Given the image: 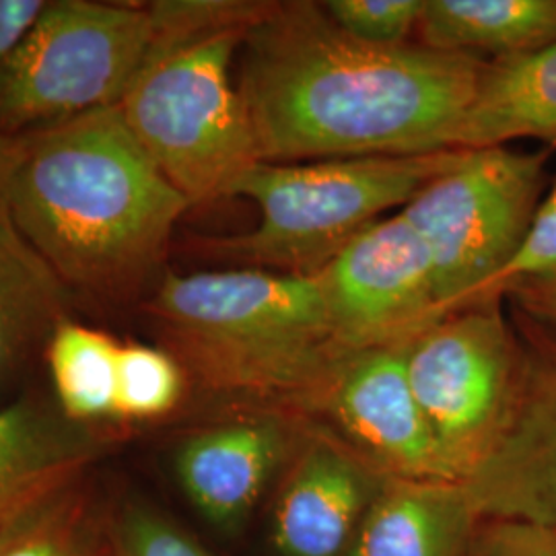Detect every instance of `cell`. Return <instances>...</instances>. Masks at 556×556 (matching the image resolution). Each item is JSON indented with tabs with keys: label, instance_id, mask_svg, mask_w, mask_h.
<instances>
[{
	"label": "cell",
	"instance_id": "1",
	"mask_svg": "<svg viewBox=\"0 0 556 556\" xmlns=\"http://www.w3.org/2000/svg\"><path fill=\"white\" fill-rule=\"evenodd\" d=\"M239 93L268 163L456 151L484 60L344 34L321 2H273L243 40Z\"/></svg>",
	"mask_w": 556,
	"mask_h": 556
},
{
	"label": "cell",
	"instance_id": "2",
	"mask_svg": "<svg viewBox=\"0 0 556 556\" xmlns=\"http://www.w3.org/2000/svg\"><path fill=\"white\" fill-rule=\"evenodd\" d=\"M188 208L118 105L23 135L7 192L15 229L62 282L110 299L160 266Z\"/></svg>",
	"mask_w": 556,
	"mask_h": 556
},
{
	"label": "cell",
	"instance_id": "3",
	"mask_svg": "<svg viewBox=\"0 0 556 556\" xmlns=\"http://www.w3.org/2000/svg\"><path fill=\"white\" fill-rule=\"evenodd\" d=\"M176 357L215 392L303 410L338 346L318 275L231 268L169 273L149 303Z\"/></svg>",
	"mask_w": 556,
	"mask_h": 556
},
{
	"label": "cell",
	"instance_id": "4",
	"mask_svg": "<svg viewBox=\"0 0 556 556\" xmlns=\"http://www.w3.org/2000/svg\"><path fill=\"white\" fill-rule=\"evenodd\" d=\"M459 153L260 161L233 190L258 206V225L208 239L206 252L243 268L316 275L386 211H402Z\"/></svg>",
	"mask_w": 556,
	"mask_h": 556
},
{
	"label": "cell",
	"instance_id": "5",
	"mask_svg": "<svg viewBox=\"0 0 556 556\" xmlns=\"http://www.w3.org/2000/svg\"><path fill=\"white\" fill-rule=\"evenodd\" d=\"M250 27L153 43L118 103L144 153L190 206L233 197L239 179L262 161L231 77Z\"/></svg>",
	"mask_w": 556,
	"mask_h": 556
},
{
	"label": "cell",
	"instance_id": "6",
	"mask_svg": "<svg viewBox=\"0 0 556 556\" xmlns=\"http://www.w3.org/2000/svg\"><path fill=\"white\" fill-rule=\"evenodd\" d=\"M155 41L149 4L46 2L29 34L0 66V135L118 105Z\"/></svg>",
	"mask_w": 556,
	"mask_h": 556
},
{
	"label": "cell",
	"instance_id": "7",
	"mask_svg": "<svg viewBox=\"0 0 556 556\" xmlns=\"http://www.w3.org/2000/svg\"><path fill=\"white\" fill-rule=\"evenodd\" d=\"M548 153L462 149L402 211L422 239L445 312L484 303L546 192Z\"/></svg>",
	"mask_w": 556,
	"mask_h": 556
},
{
	"label": "cell",
	"instance_id": "8",
	"mask_svg": "<svg viewBox=\"0 0 556 556\" xmlns=\"http://www.w3.org/2000/svg\"><path fill=\"white\" fill-rule=\"evenodd\" d=\"M501 303L450 312L406 344L408 381L447 482L470 478L516 408L523 342Z\"/></svg>",
	"mask_w": 556,
	"mask_h": 556
},
{
	"label": "cell",
	"instance_id": "9",
	"mask_svg": "<svg viewBox=\"0 0 556 556\" xmlns=\"http://www.w3.org/2000/svg\"><path fill=\"white\" fill-rule=\"evenodd\" d=\"M338 346H406L447 316L431 256L400 213L361 231L316 273Z\"/></svg>",
	"mask_w": 556,
	"mask_h": 556
},
{
	"label": "cell",
	"instance_id": "10",
	"mask_svg": "<svg viewBox=\"0 0 556 556\" xmlns=\"http://www.w3.org/2000/svg\"><path fill=\"white\" fill-rule=\"evenodd\" d=\"M523 342L516 408L495 450L459 486L478 521L556 528V332L514 316Z\"/></svg>",
	"mask_w": 556,
	"mask_h": 556
},
{
	"label": "cell",
	"instance_id": "11",
	"mask_svg": "<svg viewBox=\"0 0 556 556\" xmlns=\"http://www.w3.org/2000/svg\"><path fill=\"white\" fill-rule=\"evenodd\" d=\"M303 410L330 418L346 445L381 477L443 480L408 381L406 346L342 351Z\"/></svg>",
	"mask_w": 556,
	"mask_h": 556
},
{
	"label": "cell",
	"instance_id": "12",
	"mask_svg": "<svg viewBox=\"0 0 556 556\" xmlns=\"http://www.w3.org/2000/svg\"><path fill=\"white\" fill-rule=\"evenodd\" d=\"M378 472L346 443L312 435L278 498L273 540L282 556H340L378 495Z\"/></svg>",
	"mask_w": 556,
	"mask_h": 556
},
{
	"label": "cell",
	"instance_id": "13",
	"mask_svg": "<svg viewBox=\"0 0 556 556\" xmlns=\"http://www.w3.org/2000/svg\"><path fill=\"white\" fill-rule=\"evenodd\" d=\"M293 431L275 413H252L200 429L179 445L181 489L204 516L233 526L258 501L291 454Z\"/></svg>",
	"mask_w": 556,
	"mask_h": 556
},
{
	"label": "cell",
	"instance_id": "14",
	"mask_svg": "<svg viewBox=\"0 0 556 556\" xmlns=\"http://www.w3.org/2000/svg\"><path fill=\"white\" fill-rule=\"evenodd\" d=\"M100 435L38 400L0 408V523L75 484L100 456Z\"/></svg>",
	"mask_w": 556,
	"mask_h": 556
},
{
	"label": "cell",
	"instance_id": "15",
	"mask_svg": "<svg viewBox=\"0 0 556 556\" xmlns=\"http://www.w3.org/2000/svg\"><path fill=\"white\" fill-rule=\"evenodd\" d=\"M478 523L456 482L383 478L344 556H462Z\"/></svg>",
	"mask_w": 556,
	"mask_h": 556
},
{
	"label": "cell",
	"instance_id": "16",
	"mask_svg": "<svg viewBox=\"0 0 556 556\" xmlns=\"http://www.w3.org/2000/svg\"><path fill=\"white\" fill-rule=\"evenodd\" d=\"M519 139L556 147V41L526 54L484 60L456 149L509 147Z\"/></svg>",
	"mask_w": 556,
	"mask_h": 556
},
{
	"label": "cell",
	"instance_id": "17",
	"mask_svg": "<svg viewBox=\"0 0 556 556\" xmlns=\"http://www.w3.org/2000/svg\"><path fill=\"white\" fill-rule=\"evenodd\" d=\"M417 38L478 59L526 54L556 41V0H425Z\"/></svg>",
	"mask_w": 556,
	"mask_h": 556
},
{
	"label": "cell",
	"instance_id": "18",
	"mask_svg": "<svg viewBox=\"0 0 556 556\" xmlns=\"http://www.w3.org/2000/svg\"><path fill=\"white\" fill-rule=\"evenodd\" d=\"M68 287L23 239L9 213L0 217V390L41 340L66 319Z\"/></svg>",
	"mask_w": 556,
	"mask_h": 556
},
{
	"label": "cell",
	"instance_id": "19",
	"mask_svg": "<svg viewBox=\"0 0 556 556\" xmlns=\"http://www.w3.org/2000/svg\"><path fill=\"white\" fill-rule=\"evenodd\" d=\"M119 346L100 328L73 319L59 324L46 355L64 417L87 427L116 418Z\"/></svg>",
	"mask_w": 556,
	"mask_h": 556
},
{
	"label": "cell",
	"instance_id": "20",
	"mask_svg": "<svg viewBox=\"0 0 556 556\" xmlns=\"http://www.w3.org/2000/svg\"><path fill=\"white\" fill-rule=\"evenodd\" d=\"M0 556H110L77 482L0 523Z\"/></svg>",
	"mask_w": 556,
	"mask_h": 556
},
{
	"label": "cell",
	"instance_id": "21",
	"mask_svg": "<svg viewBox=\"0 0 556 556\" xmlns=\"http://www.w3.org/2000/svg\"><path fill=\"white\" fill-rule=\"evenodd\" d=\"M186 394V367L174 353L151 344L119 346L116 420H157Z\"/></svg>",
	"mask_w": 556,
	"mask_h": 556
},
{
	"label": "cell",
	"instance_id": "22",
	"mask_svg": "<svg viewBox=\"0 0 556 556\" xmlns=\"http://www.w3.org/2000/svg\"><path fill=\"white\" fill-rule=\"evenodd\" d=\"M425 0H326L328 17L338 27L367 43L397 46L417 34Z\"/></svg>",
	"mask_w": 556,
	"mask_h": 556
},
{
	"label": "cell",
	"instance_id": "23",
	"mask_svg": "<svg viewBox=\"0 0 556 556\" xmlns=\"http://www.w3.org/2000/svg\"><path fill=\"white\" fill-rule=\"evenodd\" d=\"M108 546L110 556H213L174 521L142 505L122 509Z\"/></svg>",
	"mask_w": 556,
	"mask_h": 556
},
{
	"label": "cell",
	"instance_id": "24",
	"mask_svg": "<svg viewBox=\"0 0 556 556\" xmlns=\"http://www.w3.org/2000/svg\"><path fill=\"white\" fill-rule=\"evenodd\" d=\"M551 275H556V178L540 200L516 256L491 287L486 301H503L517 282Z\"/></svg>",
	"mask_w": 556,
	"mask_h": 556
},
{
	"label": "cell",
	"instance_id": "25",
	"mask_svg": "<svg viewBox=\"0 0 556 556\" xmlns=\"http://www.w3.org/2000/svg\"><path fill=\"white\" fill-rule=\"evenodd\" d=\"M470 556H556V528L523 521H480Z\"/></svg>",
	"mask_w": 556,
	"mask_h": 556
},
{
	"label": "cell",
	"instance_id": "26",
	"mask_svg": "<svg viewBox=\"0 0 556 556\" xmlns=\"http://www.w3.org/2000/svg\"><path fill=\"white\" fill-rule=\"evenodd\" d=\"M505 298L511 299L517 314L556 332V275L517 282Z\"/></svg>",
	"mask_w": 556,
	"mask_h": 556
},
{
	"label": "cell",
	"instance_id": "27",
	"mask_svg": "<svg viewBox=\"0 0 556 556\" xmlns=\"http://www.w3.org/2000/svg\"><path fill=\"white\" fill-rule=\"evenodd\" d=\"M43 7V0H0V66L29 34Z\"/></svg>",
	"mask_w": 556,
	"mask_h": 556
},
{
	"label": "cell",
	"instance_id": "28",
	"mask_svg": "<svg viewBox=\"0 0 556 556\" xmlns=\"http://www.w3.org/2000/svg\"><path fill=\"white\" fill-rule=\"evenodd\" d=\"M21 137L0 135V217L7 213V192L13 167L20 157Z\"/></svg>",
	"mask_w": 556,
	"mask_h": 556
}]
</instances>
